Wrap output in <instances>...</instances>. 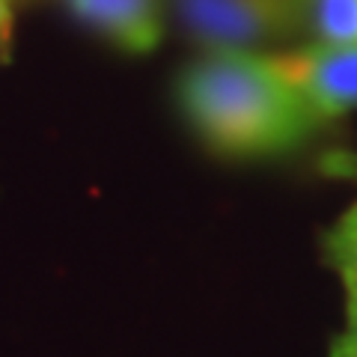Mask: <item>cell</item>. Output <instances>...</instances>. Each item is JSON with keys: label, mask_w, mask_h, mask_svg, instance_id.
<instances>
[{"label": "cell", "mask_w": 357, "mask_h": 357, "mask_svg": "<svg viewBox=\"0 0 357 357\" xmlns=\"http://www.w3.org/2000/svg\"><path fill=\"white\" fill-rule=\"evenodd\" d=\"M176 105L220 158H274L319 126L295 86L259 51H203L176 77Z\"/></svg>", "instance_id": "1"}, {"label": "cell", "mask_w": 357, "mask_h": 357, "mask_svg": "<svg viewBox=\"0 0 357 357\" xmlns=\"http://www.w3.org/2000/svg\"><path fill=\"white\" fill-rule=\"evenodd\" d=\"M173 6L203 51H256L310 27V0H173Z\"/></svg>", "instance_id": "2"}, {"label": "cell", "mask_w": 357, "mask_h": 357, "mask_svg": "<svg viewBox=\"0 0 357 357\" xmlns=\"http://www.w3.org/2000/svg\"><path fill=\"white\" fill-rule=\"evenodd\" d=\"M274 69L295 86L316 122L357 110V45L312 42L304 48L268 54Z\"/></svg>", "instance_id": "3"}, {"label": "cell", "mask_w": 357, "mask_h": 357, "mask_svg": "<svg viewBox=\"0 0 357 357\" xmlns=\"http://www.w3.org/2000/svg\"><path fill=\"white\" fill-rule=\"evenodd\" d=\"M69 15L110 48L131 57L152 54L164 36L161 0H63Z\"/></svg>", "instance_id": "4"}, {"label": "cell", "mask_w": 357, "mask_h": 357, "mask_svg": "<svg viewBox=\"0 0 357 357\" xmlns=\"http://www.w3.org/2000/svg\"><path fill=\"white\" fill-rule=\"evenodd\" d=\"M325 253H328L331 268L342 280L345 292H349V289H357V199L328 229Z\"/></svg>", "instance_id": "5"}, {"label": "cell", "mask_w": 357, "mask_h": 357, "mask_svg": "<svg viewBox=\"0 0 357 357\" xmlns=\"http://www.w3.org/2000/svg\"><path fill=\"white\" fill-rule=\"evenodd\" d=\"M310 27L319 42L357 45V0H310Z\"/></svg>", "instance_id": "6"}, {"label": "cell", "mask_w": 357, "mask_h": 357, "mask_svg": "<svg viewBox=\"0 0 357 357\" xmlns=\"http://www.w3.org/2000/svg\"><path fill=\"white\" fill-rule=\"evenodd\" d=\"M13 30H15L13 0H0V63L9 60V51H13Z\"/></svg>", "instance_id": "7"}, {"label": "cell", "mask_w": 357, "mask_h": 357, "mask_svg": "<svg viewBox=\"0 0 357 357\" xmlns=\"http://www.w3.org/2000/svg\"><path fill=\"white\" fill-rule=\"evenodd\" d=\"M328 357H357V337L351 331H345L342 337H337L331 342Z\"/></svg>", "instance_id": "8"}, {"label": "cell", "mask_w": 357, "mask_h": 357, "mask_svg": "<svg viewBox=\"0 0 357 357\" xmlns=\"http://www.w3.org/2000/svg\"><path fill=\"white\" fill-rule=\"evenodd\" d=\"M345 331H351L357 337V289H349L345 292Z\"/></svg>", "instance_id": "9"}, {"label": "cell", "mask_w": 357, "mask_h": 357, "mask_svg": "<svg viewBox=\"0 0 357 357\" xmlns=\"http://www.w3.org/2000/svg\"><path fill=\"white\" fill-rule=\"evenodd\" d=\"M13 3H15V0H13Z\"/></svg>", "instance_id": "10"}]
</instances>
